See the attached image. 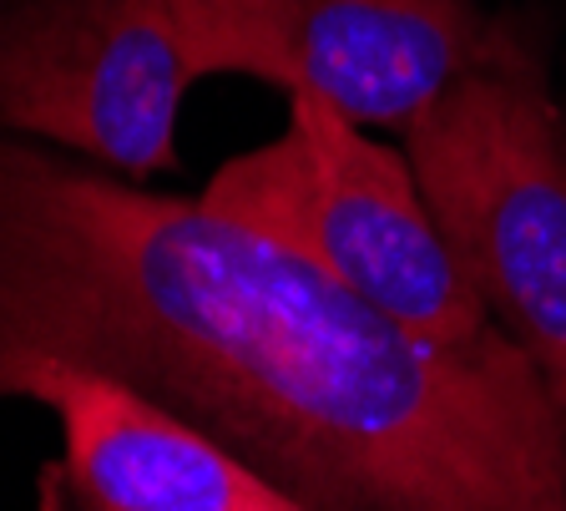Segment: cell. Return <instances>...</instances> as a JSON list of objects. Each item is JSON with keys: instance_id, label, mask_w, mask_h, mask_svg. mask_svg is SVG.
<instances>
[{"instance_id": "6da1fadb", "label": "cell", "mask_w": 566, "mask_h": 511, "mask_svg": "<svg viewBox=\"0 0 566 511\" xmlns=\"http://www.w3.org/2000/svg\"><path fill=\"white\" fill-rule=\"evenodd\" d=\"M102 369L308 511H566V416L491 330L436 345L283 243L0 127V400Z\"/></svg>"}, {"instance_id": "7a4b0ae2", "label": "cell", "mask_w": 566, "mask_h": 511, "mask_svg": "<svg viewBox=\"0 0 566 511\" xmlns=\"http://www.w3.org/2000/svg\"><path fill=\"white\" fill-rule=\"evenodd\" d=\"M405 157L465 284L566 416V127L536 51L506 25L405 122Z\"/></svg>"}, {"instance_id": "3957f363", "label": "cell", "mask_w": 566, "mask_h": 511, "mask_svg": "<svg viewBox=\"0 0 566 511\" xmlns=\"http://www.w3.org/2000/svg\"><path fill=\"white\" fill-rule=\"evenodd\" d=\"M198 198L436 345H475L495 330L424 208L410 157L324 102L289 96L279 137L228 157Z\"/></svg>"}, {"instance_id": "277c9868", "label": "cell", "mask_w": 566, "mask_h": 511, "mask_svg": "<svg viewBox=\"0 0 566 511\" xmlns=\"http://www.w3.org/2000/svg\"><path fill=\"white\" fill-rule=\"evenodd\" d=\"M198 76H253L405 127L501 41L481 0H157Z\"/></svg>"}, {"instance_id": "5b68a950", "label": "cell", "mask_w": 566, "mask_h": 511, "mask_svg": "<svg viewBox=\"0 0 566 511\" xmlns=\"http://www.w3.org/2000/svg\"><path fill=\"white\" fill-rule=\"evenodd\" d=\"M192 86L157 0H0V127L122 178L177 167Z\"/></svg>"}, {"instance_id": "8992f818", "label": "cell", "mask_w": 566, "mask_h": 511, "mask_svg": "<svg viewBox=\"0 0 566 511\" xmlns=\"http://www.w3.org/2000/svg\"><path fill=\"white\" fill-rule=\"evenodd\" d=\"M6 400H41L61 420L41 511H308L223 440L102 369L41 359Z\"/></svg>"}]
</instances>
